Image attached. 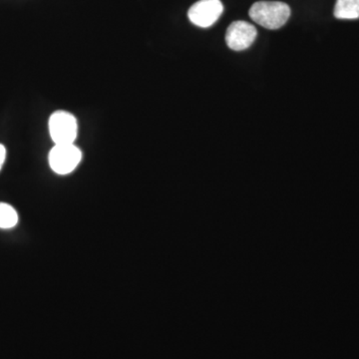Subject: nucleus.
<instances>
[{"label": "nucleus", "instance_id": "f257e3e1", "mask_svg": "<svg viewBox=\"0 0 359 359\" xmlns=\"http://www.w3.org/2000/svg\"><path fill=\"white\" fill-rule=\"evenodd\" d=\"M250 18L266 29H280L287 23L290 16V8L287 4L280 1H259L250 9Z\"/></svg>", "mask_w": 359, "mask_h": 359}, {"label": "nucleus", "instance_id": "f03ea898", "mask_svg": "<svg viewBox=\"0 0 359 359\" xmlns=\"http://www.w3.org/2000/svg\"><path fill=\"white\" fill-rule=\"evenodd\" d=\"M49 134L54 145L74 144L78 136V122L72 113L57 110L52 113L48 120Z\"/></svg>", "mask_w": 359, "mask_h": 359}, {"label": "nucleus", "instance_id": "7ed1b4c3", "mask_svg": "<svg viewBox=\"0 0 359 359\" xmlns=\"http://www.w3.org/2000/svg\"><path fill=\"white\" fill-rule=\"evenodd\" d=\"M81 160V150L75 144L54 145L48 155L49 166L52 171L61 176L72 173Z\"/></svg>", "mask_w": 359, "mask_h": 359}, {"label": "nucleus", "instance_id": "20e7f679", "mask_svg": "<svg viewBox=\"0 0 359 359\" xmlns=\"http://www.w3.org/2000/svg\"><path fill=\"white\" fill-rule=\"evenodd\" d=\"M223 11L221 0H199L189 9L188 18L198 27L208 28L218 21Z\"/></svg>", "mask_w": 359, "mask_h": 359}, {"label": "nucleus", "instance_id": "39448f33", "mask_svg": "<svg viewBox=\"0 0 359 359\" xmlns=\"http://www.w3.org/2000/svg\"><path fill=\"white\" fill-rule=\"evenodd\" d=\"M257 35V32L254 25L245 21H235L226 29V45L231 50H245L254 43Z\"/></svg>", "mask_w": 359, "mask_h": 359}, {"label": "nucleus", "instance_id": "423d86ee", "mask_svg": "<svg viewBox=\"0 0 359 359\" xmlns=\"http://www.w3.org/2000/svg\"><path fill=\"white\" fill-rule=\"evenodd\" d=\"M334 16L337 20H358L359 0H337Z\"/></svg>", "mask_w": 359, "mask_h": 359}, {"label": "nucleus", "instance_id": "0eeeda50", "mask_svg": "<svg viewBox=\"0 0 359 359\" xmlns=\"http://www.w3.org/2000/svg\"><path fill=\"white\" fill-rule=\"evenodd\" d=\"M20 217L13 205L0 202V229L9 230L18 226Z\"/></svg>", "mask_w": 359, "mask_h": 359}, {"label": "nucleus", "instance_id": "6e6552de", "mask_svg": "<svg viewBox=\"0 0 359 359\" xmlns=\"http://www.w3.org/2000/svg\"><path fill=\"white\" fill-rule=\"evenodd\" d=\"M7 151L6 146L0 144V171H1L2 167H4V163L6 160Z\"/></svg>", "mask_w": 359, "mask_h": 359}]
</instances>
